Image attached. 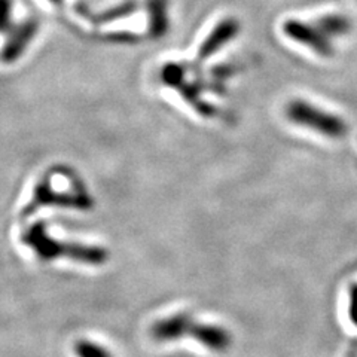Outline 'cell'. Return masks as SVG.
<instances>
[{
	"mask_svg": "<svg viewBox=\"0 0 357 357\" xmlns=\"http://www.w3.org/2000/svg\"><path fill=\"white\" fill-rule=\"evenodd\" d=\"M176 91L181 93V96L198 112L199 115L211 116L215 114V109L211 107L208 103H206L203 98H201V86L197 85L195 82H188L185 79L181 85L176 88Z\"/></svg>",
	"mask_w": 357,
	"mask_h": 357,
	"instance_id": "11",
	"label": "cell"
},
{
	"mask_svg": "<svg viewBox=\"0 0 357 357\" xmlns=\"http://www.w3.org/2000/svg\"><path fill=\"white\" fill-rule=\"evenodd\" d=\"M351 319L357 325V286L353 289V294H351Z\"/></svg>",
	"mask_w": 357,
	"mask_h": 357,
	"instance_id": "17",
	"label": "cell"
},
{
	"mask_svg": "<svg viewBox=\"0 0 357 357\" xmlns=\"http://www.w3.org/2000/svg\"><path fill=\"white\" fill-rule=\"evenodd\" d=\"M14 2L0 0V33H9L14 27Z\"/></svg>",
	"mask_w": 357,
	"mask_h": 357,
	"instance_id": "15",
	"label": "cell"
},
{
	"mask_svg": "<svg viewBox=\"0 0 357 357\" xmlns=\"http://www.w3.org/2000/svg\"><path fill=\"white\" fill-rule=\"evenodd\" d=\"M286 115L294 124L314 130L321 136L331 139H341L349 131L347 124L340 116L311 105L305 102V100H294V102H290L286 107Z\"/></svg>",
	"mask_w": 357,
	"mask_h": 357,
	"instance_id": "2",
	"label": "cell"
},
{
	"mask_svg": "<svg viewBox=\"0 0 357 357\" xmlns=\"http://www.w3.org/2000/svg\"><path fill=\"white\" fill-rule=\"evenodd\" d=\"M21 241L29 245L33 253L45 262H51L55 259H70L77 264L102 266L110 258L109 250L102 248V245L55 240L43 220L35 222L22 232Z\"/></svg>",
	"mask_w": 357,
	"mask_h": 357,
	"instance_id": "1",
	"label": "cell"
},
{
	"mask_svg": "<svg viewBox=\"0 0 357 357\" xmlns=\"http://www.w3.org/2000/svg\"><path fill=\"white\" fill-rule=\"evenodd\" d=\"M283 31L287 38L304 45L321 57H332L333 55L331 39L317 26L307 24V22L299 20H287L283 24Z\"/></svg>",
	"mask_w": 357,
	"mask_h": 357,
	"instance_id": "4",
	"label": "cell"
},
{
	"mask_svg": "<svg viewBox=\"0 0 357 357\" xmlns=\"http://www.w3.org/2000/svg\"><path fill=\"white\" fill-rule=\"evenodd\" d=\"M50 2H52V3H61L63 0H50Z\"/></svg>",
	"mask_w": 357,
	"mask_h": 357,
	"instance_id": "18",
	"label": "cell"
},
{
	"mask_svg": "<svg viewBox=\"0 0 357 357\" xmlns=\"http://www.w3.org/2000/svg\"><path fill=\"white\" fill-rule=\"evenodd\" d=\"M160 77H161V82L165 86H170V88L176 89L186 79V70H185V67L178 63H167L162 66V69L160 72Z\"/></svg>",
	"mask_w": 357,
	"mask_h": 357,
	"instance_id": "13",
	"label": "cell"
},
{
	"mask_svg": "<svg viewBox=\"0 0 357 357\" xmlns=\"http://www.w3.org/2000/svg\"><path fill=\"white\" fill-rule=\"evenodd\" d=\"M75 10H76V14H79L86 21L93 22V24L103 26V24H109V22H114V21L132 15L137 10V3L132 2V0H128V2L116 5V6L106 9V10H102V13H93V10L88 8V5L76 3Z\"/></svg>",
	"mask_w": 357,
	"mask_h": 357,
	"instance_id": "9",
	"label": "cell"
},
{
	"mask_svg": "<svg viewBox=\"0 0 357 357\" xmlns=\"http://www.w3.org/2000/svg\"><path fill=\"white\" fill-rule=\"evenodd\" d=\"M188 338H194L201 345L211 351H227L232 342L231 333L218 325H207V323H198L195 319L189 329Z\"/></svg>",
	"mask_w": 357,
	"mask_h": 357,
	"instance_id": "8",
	"label": "cell"
},
{
	"mask_svg": "<svg viewBox=\"0 0 357 357\" xmlns=\"http://www.w3.org/2000/svg\"><path fill=\"white\" fill-rule=\"evenodd\" d=\"M192 321L194 317L186 314V312L164 317L153 323V326L151 328V337L158 342H172L188 338Z\"/></svg>",
	"mask_w": 357,
	"mask_h": 357,
	"instance_id": "7",
	"label": "cell"
},
{
	"mask_svg": "<svg viewBox=\"0 0 357 357\" xmlns=\"http://www.w3.org/2000/svg\"><path fill=\"white\" fill-rule=\"evenodd\" d=\"M75 353L77 357H114L103 345L89 340H79L75 344Z\"/></svg>",
	"mask_w": 357,
	"mask_h": 357,
	"instance_id": "14",
	"label": "cell"
},
{
	"mask_svg": "<svg viewBox=\"0 0 357 357\" xmlns=\"http://www.w3.org/2000/svg\"><path fill=\"white\" fill-rule=\"evenodd\" d=\"M39 27L38 20L29 18L10 29L9 36L3 43L2 51H0V61L5 64L18 61L30 47V43L36 39Z\"/></svg>",
	"mask_w": 357,
	"mask_h": 357,
	"instance_id": "5",
	"label": "cell"
},
{
	"mask_svg": "<svg viewBox=\"0 0 357 357\" xmlns=\"http://www.w3.org/2000/svg\"><path fill=\"white\" fill-rule=\"evenodd\" d=\"M42 207L91 210L94 207V199L86 192V189H75L73 192L55 191L51 182V177L45 176L35 186L30 203L22 208V218H30Z\"/></svg>",
	"mask_w": 357,
	"mask_h": 357,
	"instance_id": "3",
	"label": "cell"
},
{
	"mask_svg": "<svg viewBox=\"0 0 357 357\" xmlns=\"http://www.w3.org/2000/svg\"><path fill=\"white\" fill-rule=\"evenodd\" d=\"M146 6L149 15V36L152 39H162L170 30V0H148Z\"/></svg>",
	"mask_w": 357,
	"mask_h": 357,
	"instance_id": "10",
	"label": "cell"
},
{
	"mask_svg": "<svg viewBox=\"0 0 357 357\" xmlns=\"http://www.w3.org/2000/svg\"><path fill=\"white\" fill-rule=\"evenodd\" d=\"M316 26L325 33L328 38H340L347 35L351 30V21L340 14H331L325 15L317 20Z\"/></svg>",
	"mask_w": 357,
	"mask_h": 357,
	"instance_id": "12",
	"label": "cell"
},
{
	"mask_svg": "<svg viewBox=\"0 0 357 357\" xmlns=\"http://www.w3.org/2000/svg\"><path fill=\"white\" fill-rule=\"evenodd\" d=\"M240 30H241L240 21H237L236 18L222 20L219 24L211 30L207 39L199 47L197 60L199 63L206 61L208 57H211V55L219 52L222 47H225V45H228L238 36Z\"/></svg>",
	"mask_w": 357,
	"mask_h": 357,
	"instance_id": "6",
	"label": "cell"
},
{
	"mask_svg": "<svg viewBox=\"0 0 357 357\" xmlns=\"http://www.w3.org/2000/svg\"><path fill=\"white\" fill-rule=\"evenodd\" d=\"M105 36L107 42L115 43H134L140 39L137 35H132V33H109V35Z\"/></svg>",
	"mask_w": 357,
	"mask_h": 357,
	"instance_id": "16",
	"label": "cell"
}]
</instances>
